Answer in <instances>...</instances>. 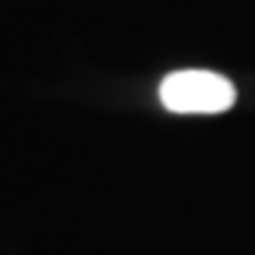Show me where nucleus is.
Returning <instances> with one entry per match:
<instances>
[{
    "instance_id": "nucleus-1",
    "label": "nucleus",
    "mask_w": 255,
    "mask_h": 255,
    "mask_svg": "<svg viewBox=\"0 0 255 255\" xmlns=\"http://www.w3.org/2000/svg\"><path fill=\"white\" fill-rule=\"evenodd\" d=\"M160 102L172 114H222L237 102V86L215 71H175L160 83Z\"/></svg>"
}]
</instances>
